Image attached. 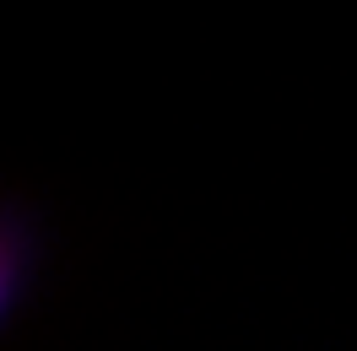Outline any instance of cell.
<instances>
[{"instance_id": "cell-1", "label": "cell", "mask_w": 357, "mask_h": 351, "mask_svg": "<svg viewBox=\"0 0 357 351\" xmlns=\"http://www.w3.org/2000/svg\"><path fill=\"white\" fill-rule=\"evenodd\" d=\"M27 270H33V243H27V233L17 221L0 217V319L17 308V297L27 286Z\"/></svg>"}]
</instances>
